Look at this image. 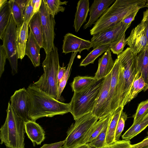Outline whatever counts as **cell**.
Listing matches in <instances>:
<instances>
[{"label":"cell","mask_w":148,"mask_h":148,"mask_svg":"<svg viewBox=\"0 0 148 148\" xmlns=\"http://www.w3.org/2000/svg\"><path fill=\"white\" fill-rule=\"evenodd\" d=\"M138 11L139 10L136 11L127 16L123 20L122 23L125 25H130L132 22L134 20Z\"/></svg>","instance_id":"41"},{"label":"cell","mask_w":148,"mask_h":148,"mask_svg":"<svg viewBox=\"0 0 148 148\" xmlns=\"http://www.w3.org/2000/svg\"><path fill=\"white\" fill-rule=\"evenodd\" d=\"M127 117V114L123 111L120 117L116 130L115 136V142L119 140L120 136L124 130L125 123Z\"/></svg>","instance_id":"37"},{"label":"cell","mask_w":148,"mask_h":148,"mask_svg":"<svg viewBox=\"0 0 148 148\" xmlns=\"http://www.w3.org/2000/svg\"><path fill=\"white\" fill-rule=\"evenodd\" d=\"M111 116V114H109L99 119L95 123L89 132L84 141V144L90 143L99 134Z\"/></svg>","instance_id":"28"},{"label":"cell","mask_w":148,"mask_h":148,"mask_svg":"<svg viewBox=\"0 0 148 148\" xmlns=\"http://www.w3.org/2000/svg\"><path fill=\"white\" fill-rule=\"evenodd\" d=\"M123 107L120 106L111 114L106 138V145L115 142V136L117 124Z\"/></svg>","instance_id":"22"},{"label":"cell","mask_w":148,"mask_h":148,"mask_svg":"<svg viewBox=\"0 0 148 148\" xmlns=\"http://www.w3.org/2000/svg\"><path fill=\"white\" fill-rule=\"evenodd\" d=\"M31 0H28L23 13L24 22H26L28 24L35 14L33 12V8L31 4Z\"/></svg>","instance_id":"38"},{"label":"cell","mask_w":148,"mask_h":148,"mask_svg":"<svg viewBox=\"0 0 148 148\" xmlns=\"http://www.w3.org/2000/svg\"><path fill=\"white\" fill-rule=\"evenodd\" d=\"M125 34L120 38L111 43L109 46V49L113 53L119 55L123 52V49L127 44Z\"/></svg>","instance_id":"36"},{"label":"cell","mask_w":148,"mask_h":148,"mask_svg":"<svg viewBox=\"0 0 148 148\" xmlns=\"http://www.w3.org/2000/svg\"><path fill=\"white\" fill-rule=\"evenodd\" d=\"M66 67L60 66L58 75V85L62 80L66 70Z\"/></svg>","instance_id":"45"},{"label":"cell","mask_w":148,"mask_h":148,"mask_svg":"<svg viewBox=\"0 0 148 148\" xmlns=\"http://www.w3.org/2000/svg\"><path fill=\"white\" fill-rule=\"evenodd\" d=\"M146 138V139H148V138Z\"/></svg>","instance_id":"55"},{"label":"cell","mask_w":148,"mask_h":148,"mask_svg":"<svg viewBox=\"0 0 148 148\" xmlns=\"http://www.w3.org/2000/svg\"><path fill=\"white\" fill-rule=\"evenodd\" d=\"M42 0H32L31 4L33 8V12L35 13L39 11Z\"/></svg>","instance_id":"43"},{"label":"cell","mask_w":148,"mask_h":148,"mask_svg":"<svg viewBox=\"0 0 148 148\" xmlns=\"http://www.w3.org/2000/svg\"><path fill=\"white\" fill-rule=\"evenodd\" d=\"M8 55L5 48L3 45L0 46V78L4 71L6 60Z\"/></svg>","instance_id":"39"},{"label":"cell","mask_w":148,"mask_h":148,"mask_svg":"<svg viewBox=\"0 0 148 148\" xmlns=\"http://www.w3.org/2000/svg\"><path fill=\"white\" fill-rule=\"evenodd\" d=\"M114 64L111 55V51L109 49L98 60V66L95 78L98 81L107 76L111 71Z\"/></svg>","instance_id":"17"},{"label":"cell","mask_w":148,"mask_h":148,"mask_svg":"<svg viewBox=\"0 0 148 148\" xmlns=\"http://www.w3.org/2000/svg\"><path fill=\"white\" fill-rule=\"evenodd\" d=\"M10 104L16 115L25 122L31 120L29 116L30 101L25 88L16 90L10 97Z\"/></svg>","instance_id":"12"},{"label":"cell","mask_w":148,"mask_h":148,"mask_svg":"<svg viewBox=\"0 0 148 148\" xmlns=\"http://www.w3.org/2000/svg\"><path fill=\"white\" fill-rule=\"evenodd\" d=\"M126 41L132 52L136 56L148 48L144 22H141L132 30Z\"/></svg>","instance_id":"13"},{"label":"cell","mask_w":148,"mask_h":148,"mask_svg":"<svg viewBox=\"0 0 148 148\" xmlns=\"http://www.w3.org/2000/svg\"><path fill=\"white\" fill-rule=\"evenodd\" d=\"M77 53L78 52L77 51L72 52L65 73L62 80L58 85V100L61 99V94L66 86L70 76L72 66Z\"/></svg>","instance_id":"32"},{"label":"cell","mask_w":148,"mask_h":148,"mask_svg":"<svg viewBox=\"0 0 148 148\" xmlns=\"http://www.w3.org/2000/svg\"><path fill=\"white\" fill-rule=\"evenodd\" d=\"M20 8L22 12L23 13L24 10L27 4L28 0H15Z\"/></svg>","instance_id":"46"},{"label":"cell","mask_w":148,"mask_h":148,"mask_svg":"<svg viewBox=\"0 0 148 148\" xmlns=\"http://www.w3.org/2000/svg\"><path fill=\"white\" fill-rule=\"evenodd\" d=\"M136 58L138 71L148 85V48L137 55Z\"/></svg>","instance_id":"26"},{"label":"cell","mask_w":148,"mask_h":148,"mask_svg":"<svg viewBox=\"0 0 148 148\" xmlns=\"http://www.w3.org/2000/svg\"><path fill=\"white\" fill-rule=\"evenodd\" d=\"M11 10L10 3L8 2L0 9V38L2 40L4 32L9 24Z\"/></svg>","instance_id":"29"},{"label":"cell","mask_w":148,"mask_h":148,"mask_svg":"<svg viewBox=\"0 0 148 148\" xmlns=\"http://www.w3.org/2000/svg\"><path fill=\"white\" fill-rule=\"evenodd\" d=\"M50 12L53 16H54L60 12H63L65 8L61 6L62 5H66L68 1H61L60 0H43Z\"/></svg>","instance_id":"33"},{"label":"cell","mask_w":148,"mask_h":148,"mask_svg":"<svg viewBox=\"0 0 148 148\" xmlns=\"http://www.w3.org/2000/svg\"><path fill=\"white\" fill-rule=\"evenodd\" d=\"M17 25L11 15L8 25L4 32L2 38L3 45L8 55V59L14 75L18 72V56L16 40Z\"/></svg>","instance_id":"8"},{"label":"cell","mask_w":148,"mask_h":148,"mask_svg":"<svg viewBox=\"0 0 148 148\" xmlns=\"http://www.w3.org/2000/svg\"><path fill=\"white\" fill-rule=\"evenodd\" d=\"M148 114V99L140 102L138 106L135 113L133 116L132 125L138 123Z\"/></svg>","instance_id":"35"},{"label":"cell","mask_w":148,"mask_h":148,"mask_svg":"<svg viewBox=\"0 0 148 148\" xmlns=\"http://www.w3.org/2000/svg\"><path fill=\"white\" fill-rule=\"evenodd\" d=\"M98 81L94 77L77 76L75 77L71 84L74 92L82 90Z\"/></svg>","instance_id":"25"},{"label":"cell","mask_w":148,"mask_h":148,"mask_svg":"<svg viewBox=\"0 0 148 148\" xmlns=\"http://www.w3.org/2000/svg\"><path fill=\"white\" fill-rule=\"evenodd\" d=\"M46 54L42 64L44 73L38 80L33 84L41 90L58 100V75L60 66L57 48L54 45L52 50Z\"/></svg>","instance_id":"5"},{"label":"cell","mask_w":148,"mask_h":148,"mask_svg":"<svg viewBox=\"0 0 148 148\" xmlns=\"http://www.w3.org/2000/svg\"><path fill=\"white\" fill-rule=\"evenodd\" d=\"M143 16L141 22L148 21V8L146 11L143 12Z\"/></svg>","instance_id":"47"},{"label":"cell","mask_w":148,"mask_h":148,"mask_svg":"<svg viewBox=\"0 0 148 148\" xmlns=\"http://www.w3.org/2000/svg\"><path fill=\"white\" fill-rule=\"evenodd\" d=\"M148 126V114L135 125H132L122 136L123 140H130Z\"/></svg>","instance_id":"24"},{"label":"cell","mask_w":148,"mask_h":148,"mask_svg":"<svg viewBox=\"0 0 148 148\" xmlns=\"http://www.w3.org/2000/svg\"><path fill=\"white\" fill-rule=\"evenodd\" d=\"M41 48L30 30L26 45L25 55L30 59L35 67L40 65V50Z\"/></svg>","instance_id":"19"},{"label":"cell","mask_w":148,"mask_h":148,"mask_svg":"<svg viewBox=\"0 0 148 148\" xmlns=\"http://www.w3.org/2000/svg\"><path fill=\"white\" fill-rule=\"evenodd\" d=\"M146 7H147V8H148V0H147Z\"/></svg>","instance_id":"52"},{"label":"cell","mask_w":148,"mask_h":148,"mask_svg":"<svg viewBox=\"0 0 148 148\" xmlns=\"http://www.w3.org/2000/svg\"><path fill=\"white\" fill-rule=\"evenodd\" d=\"M89 6L88 0H80L77 2L73 25L76 32H78L83 24L86 22L89 11Z\"/></svg>","instance_id":"20"},{"label":"cell","mask_w":148,"mask_h":148,"mask_svg":"<svg viewBox=\"0 0 148 148\" xmlns=\"http://www.w3.org/2000/svg\"><path fill=\"white\" fill-rule=\"evenodd\" d=\"M25 132L33 143L40 145L45 138V132L42 127L35 121L30 120L25 123Z\"/></svg>","instance_id":"18"},{"label":"cell","mask_w":148,"mask_h":148,"mask_svg":"<svg viewBox=\"0 0 148 148\" xmlns=\"http://www.w3.org/2000/svg\"><path fill=\"white\" fill-rule=\"evenodd\" d=\"M110 118L107 121L103 129L99 134L90 142L88 143L89 145L92 147L100 148L107 146L106 138Z\"/></svg>","instance_id":"31"},{"label":"cell","mask_w":148,"mask_h":148,"mask_svg":"<svg viewBox=\"0 0 148 148\" xmlns=\"http://www.w3.org/2000/svg\"><path fill=\"white\" fill-rule=\"evenodd\" d=\"M112 77V71L103 80L100 92L91 113L99 119L111 114L109 92Z\"/></svg>","instance_id":"11"},{"label":"cell","mask_w":148,"mask_h":148,"mask_svg":"<svg viewBox=\"0 0 148 148\" xmlns=\"http://www.w3.org/2000/svg\"><path fill=\"white\" fill-rule=\"evenodd\" d=\"M92 47L90 40L79 37L71 33L64 36L62 47V53L65 54L71 52H78L80 53L83 50H89Z\"/></svg>","instance_id":"14"},{"label":"cell","mask_w":148,"mask_h":148,"mask_svg":"<svg viewBox=\"0 0 148 148\" xmlns=\"http://www.w3.org/2000/svg\"><path fill=\"white\" fill-rule=\"evenodd\" d=\"M109 44L100 45L93 49L81 62L79 66H86L93 64L96 58L109 49Z\"/></svg>","instance_id":"30"},{"label":"cell","mask_w":148,"mask_h":148,"mask_svg":"<svg viewBox=\"0 0 148 148\" xmlns=\"http://www.w3.org/2000/svg\"><path fill=\"white\" fill-rule=\"evenodd\" d=\"M147 136L145 137V138H148V131L147 132Z\"/></svg>","instance_id":"53"},{"label":"cell","mask_w":148,"mask_h":148,"mask_svg":"<svg viewBox=\"0 0 148 148\" xmlns=\"http://www.w3.org/2000/svg\"><path fill=\"white\" fill-rule=\"evenodd\" d=\"M100 148H116L114 144L108 145L106 146Z\"/></svg>","instance_id":"51"},{"label":"cell","mask_w":148,"mask_h":148,"mask_svg":"<svg viewBox=\"0 0 148 148\" xmlns=\"http://www.w3.org/2000/svg\"><path fill=\"white\" fill-rule=\"evenodd\" d=\"M114 0H95L89 8V20L83 27L84 29L90 27L94 24L109 8Z\"/></svg>","instance_id":"16"},{"label":"cell","mask_w":148,"mask_h":148,"mask_svg":"<svg viewBox=\"0 0 148 148\" xmlns=\"http://www.w3.org/2000/svg\"><path fill=\"white\" fill-rule=\"evenodd\" d=\"M98 119L90 112L75 120L67 132L62 148H74L84 144L89 132Z\"/></svg>","instance_id":"7"},{"label":"cell","mask_w":148,"mask_h":148,"mask_svg":"<svg viewBox=\"0 0 148 148\" xmlns=\"http://www.w3.org/2000/svg\"><path fill=\"white\" fill-rule=\"evenodd\" d=\"M65 140L49 144H44L40 148H62Z\"/></svg>","instance_id":"42"},{"label":"cell","mask_w":148,"mask_h":148,"mask_svg":"<svg viewBox=\"0 0 148 148\" xmlns=\"http://www.w3.org/2000/svg\"><path fill=\"white\" fill-rule=\"evenodd\" d=\"M113 144L116 148H132L130 140H119Z\"/></svg>","instance_id":"40"},{"label":"cell","mask_w":148,"mask_h":148,"mask_svg":"<svg viewBox=\"0 0 148 148\" xmlns=\"http://www.w3.org/2000/svg\"><path fill=\"white\" fill-rule=\"evenodd\" d=\"M145 25V32L147 39L148 44V21H146L144 22Z\"/></svg>","instance_id":"48"},{"label":"cell","mask_w":148,"mask_h":148,"mask_svg":"<svg viewBox=\"0 0 148 148\" xmlns=\"http://www.w3.org/2000/svg\"><path fill=\"white\" fill-rule=\"evenodd\" d=\"M28 27V24L25 22L21 26L17 27V46L18 58L21 60L25 56L26 45L29 35Z\"/></svg>","instance_id":"21"},{"label":"cell","mask_w":148,"mask_h":148,"mask_svg":"<svg viewBox=\"0 0 148 148\" xmlns=\"http://www.w3.org/2000/svg\"><path fill=\"white\" fill-rule=\"evenodd\" d=\"M147 0H116L95 23L90 30L93 36L122 22L133 12L146 7Z\"/></svg>","instance_id":"2"},{"label":"cell","mask_w":148,"mask_h":148,"mask_svg":"<svg viewBox=\"0 0 148 148\" xmlns=\"http://www.w3.org/2000/svg\"><path fill=\"white\" fill-rule=\"evenodd\" d=\"M148 145V139L144 138L140 142L131 145L132 148H143Z\"/></svg>","instance_id":"44"},{"label":"cell","mask_w":148,"mask_h":148,"mask_svg":"<svg viewBox=\"0 0 148 148\" xmlns=\"http://www.w3.org/2000/svg\"><path fill=\"white\" fill-rule=\"evenodd\" d=\"M143 148H148V145L147 146L144 147Z\"/></svg>","instance_id":"54"},{"label":"cell","mask_w":148,"mask_h":148,"mask_svg":"<svg viewBox=\"0 0 148 148\" xmlns=\"http://www.w3.org/2000/svg\"><path fill=\"white\" fill-rule=\"evenodd\" d=\"M10 3L12 15L17 25V27L21 26L24 22L23 13L20 8L15 0L8 1Z\"/></svg>","instance_id":"34"},{"label":"cell","mask_w":148,"mask_h":148,"mask_svg":"<svg viewBox=\"0 0 148 148\" xmlns=\"http://www.w3.org/2000/svg\"><path fill=\"white\" fill-rule=\"evenodd\" d=\"M136 57L129 47L117 56L119 107L124 108L129 102L130 91L138 71Z\"/></svg>","instance_id":"3"},{"label":"cell","mask_w":148,"mask_h":148,"mask_svg":"<svg viewBox=\"0 0 148 148\" xmlns=\"http://www.w3.org/2000/svg\"><path fill=\"white\" fill-rule=\"evenodd\" d=\"M130 25L124 24L121 22L93 35L90 41L92 47L94 49L100 45H110L121 38Z\"/></svg>","instance_id":"10"},{"label":"cell","mask_w":148,"mask_h":148,"mask_svg":"<svg viewBox=\"0 0 148 148\" xmlns=\"http://www.w3.org/2000/svg\"><path fill=\"white\" fill-rule=\"evenodd\" d=\"M28 27L38 44L43 48V31L39 12L34 14L28 24Z\"/></svg>","instance_id":"23"},{"label":"cell","mask_w":148,"mask_h":148,"mask_svg":"<svg viewBox=\"0 0 148 148\" xmlns=\"http://www.w3.org/2000/svg\"><path fill=\"white\" fill-rule=\"evenodd\" d=\"M119 65L116 59L112 70V77L110 87L109 97L112 113L119 107Z\"/></svg>","instance_id":"15"},{"label":"cell","mask_w":148,"mask_h":148,"mask_svg":"<svg viewBox=\"0 0 148 148\" xmlns=\"http://www.w3.org/2000/svg\"><path fill=\"white\" fill-rule=\"evenodd\" d=\"M39 12L43 31V48L47 54L52 50L55 45L54 40L55 35L54 27L56 22L43 0H42Z\"/></svg>","instance_id":"9"},{"label":"cell","mask_w":148,"mask_h":148,"mask_svg":"<svg viewBox=\"0 0 148 148\" xmlns=\"http://www.w3.org/2000/svg\"><path fill=\"white\" fill-rule=\"evenodd\" d=\"M8 1L7 0H0V9L2 8Z\"/></svg>","instance_id":"50"},{"label":"cell","mask_w":148,"mask_h":148,"mask_svg":"<svg viewBox=\"0 0 148 148\" xmlns=\"http://www.w3.org/2000/svg\"><path fill=\"white\" fill-rule=\"evenodd\" d=\"M74 148H93L91 147L88 143L82 144L80 145L75 147Z\"/></svg>","instance_id":"49"},{"label":"cell","mask_w":148,"mask_h":148,"mask_svg":"<svg viewBox=\"0 0 148 148\" xmlns=\"http://www.w3.org/2000/svg\"><path fill=\"white\" fill-rule=\"evenodd\" d=\"M147 89L148 85L145 83L141 73L138 71L130 91L129 102L135 98L140 92L143 90L145 91Z\"/></svg>","instance_id":"27"},{"label":"cell","mask_w":148,"mask_h":148,"mask_svg":"<svg viewBox=\"0 0 148 148\" xmlns=\"http://www.w3.org/2000/svg\"><path fill=\"white\" fill-rule=\"evenodd\" d=\"M103 80H99L81 91L74 92L70 102L71 112L75 120L91 112L99 95Z\"/></svg>","instance_id":"6"},{"label":"cell","mask_w":148,"mask_h":148,"mask_svg":"<svg viewBox=\"0 0 148 148\" xmlns=\"http://www.w3.org/2000/svg\"><path fill=\"white\" fill-rule=\"evenodd\" d=\"M30 101L29 116L36 121L43 117H52L71 112L70 103L61 102L35 86L30 84L27 89Z\"/></svg>","instance_id":"1"},{"label":"cell","mask_w":148,"mask_h":148,"mask_svg":"<svg viewBox=\"0 0 148 148\" xmlns=\"http://www.w3.org/2000/svg\"><path fill=\"white\" fill-rule=\"evenodd\" d=\"M5 121L0 129L1 144L7 148H25V122L15 113L9 102Z\"/></svg>","instance_id":"4"}]
</instances>
